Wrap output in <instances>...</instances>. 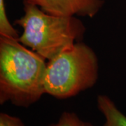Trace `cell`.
I'll list each match as a JSON object with an SVG mask.
<instances>
[{
  "instance_id": "cell-1",
  "label": "cell",
  "mask_w": 126,
  "mask_h": 126,
  "mask_svg": "<svg viewBox=\"0 0 126 126\" xmlns=\"http://www.w3.org/2000/svg\"><path fill=\"white\" fill-rule=\"evenodd\" d=\"M18 39L0 36V104L27 108L45 93L47 62Z\"/></svg>"
},
{
  "instance_id": "cell-2",
  "label": "cell",
  "mask_w": 126,
  "mask_h": 126,
  "mask_svg": "<svg viewBox=\"0 0 126 126\" xmlns=\"http://www.w3.org/2000/svg\"><path fill=\"white\" fill-rule=\"evenodd\" d=\"M23 29L18 41L45 60H49L81 41L86 27L77 17L46 13L24 1V14L16 20Z\"/></svg>"
},
{
  "instance_id": "cell-3",
  "label": "cell",
  "mask_w": 126,
  "mask_h": 126,
  "mask_svg": "<svg viewBox=\"0 0 126 126\" xmlns=\"http://www.w3.org/2000/svg\"><path fill=\"white\" fill-rule=\"evenodd\" d=\"M98 77L99 63L94 50L79 41L72 48L48 60L45 93L56 99H68L93 87Z\"/></svg>"
},
{
  "instance_id": "cell-4",
  "label": "cell",
  "mask_w": 126,
  "mask_h": 126,
  "mask_svg": "<svg viewBox=\"0 0 126 126\" xmlns=\"http://www.w3.org/2000/svg\"><path fill=\"white\" fill-rule=\"evenodd\" d=\"M39 6L46 13L67 17L93 18L103 6L104 0H24Z\"/></svg>"
},
{
  "instance_id": "cell-5",
  "label": "cell",
  "mask_w": 126,
  "mask_h": 126,
  "mask_svg": "<svg viewBox=\"0 0 126 126\" xmlns=\"http://www.w3.org/2000/svg\"><path fill=\"white\" fill-rule=\"evenodd\" d=\"M97 106L105 119L103 126H126V116L108 96L98 95Z\"/></svg>"
},
{
  "instance_id": "cell-6",
  "label": "cell",
  "mask_w": 126,
  "mask_h": 126,
  "mask_svg": "<svg viewBox=\"0 0 126 126\" xmlns=\"http://www.w3.org/2000/svg\"><path fill=\"white\" fill-rule=\"evenodd\" d=\"M0 36L18 39V34L9 22L6 15L4 0H0Z\"/></svg>"
},
{
  "instance_id": "cell-7",
  "label": "cell",
  "mask_w": 126,
  "mask_h": 126,
  "mask_svg": "<svg viewBox=\"0 0 126 126\" xmlns=\"http://www.w3.org/2000/svg\"><path fill=\"white\" fill-rule=\"evenodd\" d=\"M48 126H94L93 124L81 119L75 113L64 111L58 120V121L50 124Z\"/></svg>"
},
{
  "instance_id": "cell-8",
  "label": "cell",
  "mask_w": 126,
  "mask_h": 126,
  "mask_svg": "<svg viewBox=\"0 0 126 126\" xmlns=\"http://www.w3.org/2000/svg\"><path fill=\"white\" fill-rule=\"evenodd\" d=\"M0 126H25L20 118L6 113H0Z\"/></svg>"
}]
</instances>
